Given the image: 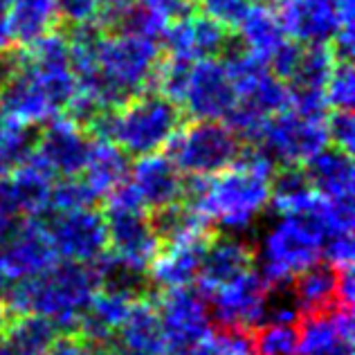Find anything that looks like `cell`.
I'll use <instances>...</instances> for the list:
<instances>
[{"label":"cell","instance_id":"20","mask_svg":"<svg viewBox=\"0 0 355 355\" xmlns=\"http://www.w3.org/2000/svg\"><path fill=\"white\" fill-rule=\"evenodd\" d=\"M209 239L187 241V243H171V245H160L157 254L146 268L148 284L157 286L160 291H171V288L191 286L198 277L202 252Z\"/></svg>","mask_w":355,"mask_h":355},{"label":"cell","instance_id":"48","mask_svg":"<svg viewBox=\"0 0 355 355\" xmlns=\"http://www.w3.org/2000/svg\"><path fill=\"white\" fill-rule=\"evenodd\" d=\"M101 355H110V351H108V347H104V353H101Z\"/></svg>","mask_w":355,"mask_h":355},{"label":"cell","instance_id":"28","mask_svg":"<svg viewBox=\"0 0 355 355\" xmlns=\"http://www.w3.org/2000/svg\"><path fill=\"white\" fill-rule=\"evenodd\" d=\"M7 23L14 43L30 48L34 41L52 32L59 23V0H12Z\"/></svg>","mask_w":355,"mask_h":355},{"label":"cell","instance_id":"44","mask_svg":"<svg viewBox=\"0 0 355 355\" xmlns=\"http://www.w3.org/2000/svg\"><path fill=\"white\" fill-rule=\"evenodd\" d=\"M9 322H12V317H9L7 308H5V304H3V299H0V338H3V333L7 331Z\"/></svg>","mask_w":355,"mask_h":355},{"label":"cell","instance_id":"27","mask_svg":"<svg viewBox=\"0 0 355 355\" xmlns=\"http://www.w3.org/2000/svg\"><path fill=\"white\" fill-rule=\"evenodd\" d=\"M130 173V155L124 153L115 142H106V139H97L90 146L86 166H83V182H86L97 198H104L119 184L128 180Z\"/></svg>","mask_w":355,"mask_h":355},{"label":"cell","instance_id":"29","mask_svg":"<svg viewBox=\"0 0 355 355\" xmlns=\"http://www.w3.org/2000/svg\"><path fill=\"white\" fill-rule=\"evenodd\" d=\"M90 266L95 270L99 288H104V291H113L119 295H126L130 299H139L151 288L146 268L130 263L128 259L115 254L113 250L104 252V254L97 261H92Z\"/></svg>","mask_w":355,"mask_h":355},{"label":"cell","instance_id":"2","mask_svg":"<svg viewBox=\"0 0 355 355\" xmlns=\"http://www.w3.org/2000/svg\"><path fill=\"white\" fill-rule=\"evenodd\" d=\"M97 288L99 284L90 263L54 261L45 272L7 286L3 304L12 320L41 315L57 326L59 333H77Z\"/></svg>","mask_w":355,"mask_h":355},{"label":"cell","instance_id":"30","mask_svg":"<svg viewBox=\"0 0 355 355\" xmlns=\"http://www.w3.org/2000/svg\"><path fill=\"white\" fill-rule=\"evenodd\" d=\"M36 128L30 124L9 119L5 130L0 133V178H5L16 166H21L36 148Z\"/></svg>","mask_w":355,"mask_h":355},{"label":"cell","instance_id":"46","mask_svg":"<svg viewBox=\"0 0 355 355\" xmlns=\"http://www.w3.org/2000/svg\"><path fill=\"white\" fill-rule=\"evenodd\" d=\"M7 286H9V279L5 277V272L0 270V299H3L5 291H7Z\"/></svg>","mask_w":355,"mask_h":355},{"label":"cell","instance_id":"35","mask_svg":"<svg viewBox=\"0 0 355 355\" xmlns=\"http://www.w3.org/2000/svg\"><path fill=\"white\" fill-rule=\"evenodd\" d=\"M326 135L333 146L351 153L355 146V119L353 110H335L331 117H326Z\"/></svg>","mask_w":355,"mask_h":355},{"label":"cell","instance_id":"23","mask_svg":"<svg viewBox=\"0 0 355 355\" xmlns=\"http://www.w3.org/2000/svg\"><path fill=\"white\" fill-rule=\"evenodd\" d=\"M338 279L340 268H335L329 261H315L302 272H297L291 288L302 315L329 313L338 308Z\"/></svg>","mask_w":355,"mask_h":355},{"label":"cell","instance_id":"18","mask_svg":"<svg viewBox=\"0 0 355 355\" xmlns=\"http://www.w3.org/2000/svg\"><path fill=\"white\" fill-rule=\"evenodd\" d=\"M130 184L135 187L146 209H157L175 200H182L184 178L175 169V164L164 153H148L137 157L130 166Z\"/></svg>","mask_w":355,"mask_h":355},{"label":"cell","instance_id":"42","mask_svg":"<svg viewBox=\"0 0 355 355\" xmlns=\"http://www.w3.org/2000/svg\"><path fill=\"white\" fill-rule=\"evenodd\" d=\"M184 355H227V353H225V347H223V342L218 338V333H209L207 338L200 340Z\"/></svg>","mask_w":355,"mask_h":355},{"label":"cell","instance_id":"49","mask_svg":"<svg viewBox=\"0 0 355 355\" xmlns=\"http://www.w3.org/2000/svg\"><path fill=\"white\" fill-rule=\"evenodd\" d=\"M189 3H196V0H189Z\"/></svg>","mask_w":355,"mask_h":355},{"label":"cell","instance_id":"34","mask_svg":"<svg viewBox=\"0 0 355 355\" xmlns=\"http://www.w3.org/2000/svg\"><path fill=\"white\" fill-rule=\"evenodd\" d=\"M326 99L335 110H353L355 104V72L351 61H335L326 81Z\"/></svg>","mask_w":355,"mask_h":355},{"label":"cell","instance_id":"33","mask_svg":"<svg viewBox=\"0 0 355 355\" xmlns=\"http://www.w3.org/2000/svg\"><path fill=\"white\" fill-rule=\"evenodd\" d=\"M97 193L83 182V178H63L59 184H52L48 209L52 214L86 209L97 205Z\"/></svg>","mask_w":355,"mask_h":355},{"label":"cell","instance_id":"25","mask_svg":"<svg viewBox=\"0 0 355 355\" xmlns=\"http://www.w3.org/2000/svg\"><path fill=\"white\" fill-rule=\"evenodd\" d=\"M236 27L241 32L243 48L266 63L279 50V45L288 39L282 21H279L277 9L266 3H259V0L250 5V9L243 14Z\"/></svg>","mask_w":355,"mask_h":355},{"label":"cell","instance_id":"6","mask_svg":"<svg viewBox=\"0 0 355 355\" xmlns=\"http://www.w3.org/2000/svg\"><path fill=\"white\" fill-rule=\"evenodd\" d=\"M104 220L108 232V245L115 254L128 259L130 263L148 268L160 250L146 205L139 198L135 187L128 180L104 196Z\"/></svg>","mask_w":355,"mask_h":355},{"label":"cell","instance_id":"36","mask_svg":"<svg viewBox=\"0 0 355 355\" xmlns=\"http://www.w3.org/2000/svg\"><path fill=\"white\" fill-rule=\"evenodd\" d=\"M202 3V14L218 21L220 25H225L227 30L230 27H236L239 21L243 18V14L248 12L252 3L257 0H200Z\"/></svg>","mask_w":355,"mask_h":355},{"label":"cell","instance_id":"8","mask_svg":"<svg viewBox=\"0 0 355 355\" xmlns=\"http://www.w3.org/2000/svg\"><path fill=\"white\" fill-rule=\"evenodd\" d=\"M254 146H259L275 164H302L329 146V135L324 121L306 119L286 108L266 121Z\"/></svg>","mask_w":355,"mask_h":355},{"label":"cell","instance_id":"5","mask_svg":"<svg viewBox=\"0 0 355 355\" xmlns=\"http://www.w3.org/2000/svg\"><path fill=\"white\" fill-rule=\"evenodd\" d=\"M241 139L223 121L182 124L166 144V155L175 169L187 175L209 178L236 162Z\"/></svg>","mask_w":355,"mask_h":355},{"label":"cell","instance_id":"40","mask_svg":"<svg viewBox=\"0 0 355 355\" xmlns=\"http://www.w3.org/2000/svg\"><path fill=\"white\" fill-rule=\"evenodd\" d=\"M139 3H142L146 9H151L157 18H162L166 25L187 16V14H191L189 0H139Z\"/></svg>","mask_w":355,"mask_h":355},{"label":"cell","instance_id":"22","mask_svg":"<svg viewBox=\"0 0 355 355\" xmlns=\"http://www.w3.org/2000/svg\"><path fill=\"white\" fill-rule=\"evenodd\" d=\"M306 178L329 200H353V157L338 146H324L306 160Z\"/></svg>","mask_w":355,"mask_h":355},{"label":"cell","instance_id":"14","mask_svg":"<svg viewBox=\"0 0 355 355\" xmlns=\"http://www.w3.org/2000/svg\"><path fill=\"white\" fill-rule=\"evenodd\" d=\"M166 57L196 63L202 59H216L230 43V30L205 14H187L166 25L162 34Z\"/></svg>","mask_w":355,"mask_h":355},{"label":"cell","instance_id":"19","mask_svg":"<svg viewBox=\"0 0 355 355\" xmlns=\"http://www.w3.org/2000/svg\"><path fill=\"white\" fill-rule=\"evenodd\" d=\"M254 263V252L248 248L236 236H218L209 239L202 252L200 270H198V284L200 293L207 297L216 288L234 282L236 277L248 272Z\"/></svg>","mask_w":355,"mask_h":355},{"label":"cell","instance_id":"47","mask_svg":"<svg viewBox=\"0 0 355 355\" xmlns=\"http://www.w3.org/2000/svg\"><path fill=\"white\" fill-rule=\"evenodd\" d=\"M9 5H12V0H0V16H3V14H7Z\"/></svg>","mask_w":355,"mask_h":355},{"label":"cell","instance_id":"41","mask_svg":"<svg viewBox=\"0 0 355 355\" xmlns=\"http://www.w3.org/2000/svg\"><path fill=\"white\" fill-rule=\"evenodd\" d=\"M338 299L340 306L351 308L355 299V279H353V268H340V279H338Z\"/></svg>","mask_w":355,"mask_h":355},{"label":"cell","instance_id":"45","mask_svg":"<svg viewBox=\"0 0 355 355\" xmlns=\"http://www.w3.org/2000/svg\"><path fill=\"white\" fill-rule=\"evenodd\" d=\"M97 3L104 9H117V7H124L128 3H133V0H97Z\"/></svg>","mask_w":355,"mask_h":355},{"label":"cell","instance_id":"7","mask_svg":"<svg viewBox=\"0 0 355 355\" xmlns=\"http://www.w3.org/2000/svg\"><path fill=\"white\" fill-rule=\"evenodd\" d=\"M160 317L166 355H184L211 333L207 297L189 286L162 291L153 299Z\"/></svg>","mask_w":355,"mask_h":355},{"label":"cell","instance_id":"12","mask_svg":"<svg viewBox=\"0 0 355 355\" xmlns=\"http://www.w3.org/2000/svg\"><path fill=\"white\" fill-rule=\"evenodd\" d=\"M270 284L254 270H248L234 282L216 288L207 295L211 320L223 331H245L250 333L261 324L263 302Z\"/></svg>","mask_w":355,"mask_h":355},{"label":"cell","instance_id":"31","mask_svg":"<svg viewBox=\"0 0 355 355\" xmlns=\"http://www.w3.org/2000/svg\"><path fill=\"white\" fill-rule=\"evenodd\" d=\"M335 54L331 50V45H311L304 48L302 59L297 63V70L293 72V77L288 79V88H326L329 74L335 65Z\"/></svg>","mask_w":355,"mask_h":355},{"label":"cell","instance_id":"16","mask_svg":"<svg viewBox=\"0 0 355 355\" xmlns=\"http://www.w3.org/2000/svg\"><path fill=\"white\" fill-rule=\"evenodd\" d=\"M353 329L351 308L344 306L329 313L304 315L297 355H353Z\"/></svg>","mask_w":355,"mask_h":355},{"label":"cell","instance_id":"15","mask_svg":"<svg viewBox=\"0 0 355 355\" xmlns=\"http://www.w3.org/2000/svg\"><path fill=\"white\" fill-rule=\"evenodd\" d=\"M90 135L68 117H52L39 137L34 155L54 175L77 178L86 166L90 153Z\"/></svg>","mask_w":355,"mask_h":355},{"label":"cell","instance_id":"11","mask_svg":"<svg viewBox=\"0 0 355 355\" xmlns=\"http://www.w3.org/2000/svg\"><path fill=\"white\" fill-rule=\"evenodd\" d=\"M355 0H279L277 14L288 36L299 43H329L344 23H353Z\"/></svg>","mask_w":355,"mask_h":355},{"label":"cell","instance_id":"39","mask_svg":"<svg viewBox=\"0 0 355 355\" xmlns=\"http://www.w3.org/2000/svg\"><path fill=\"white\" fill-rule=\"evenodd\" d=\"M101 353H104V347H97V344L88 342L79 333H61L48 351V355H101Z\"/></svg>","mask_w":355,"mask_h":355},{"label":"cell","instance_id":"43","mask_svg":"<svg viewBox=\"0 0 355 355\" xmlns=\"http://www.w3.org/2000/svg\"><path fill=\"white\" fill-rule=\"evenodd\" d=\"M12 43H14V36H12V30H9L7 18L0 16V54L12 50Z\"/></svg>","mask_w":355,"mask_h":355},{"label":"cell","instance_id":"3","mask_svg":"<svg viewBox=\"0 0 355 355\" xmlns=\"http://www.w3.org/2000/svg\"><path fill=\"white\" fill-rule=\"evenodd\" d=\"M97 79L77 88L101 108H119L142 92L155 90V74L162 61L160 43L133 34H101L95 50Z\"/></svg>","mask_w":355,"mask_h":355},{"label":"cell","instance_id":"26","mask_svg":"<svg viewBox=\"0 0 355 355\" xmlns=\"http://www.w3.org/2000/svg\"><path fill=\"white\" fill-rule=\"evenodd\" d=\"M148 218H151V225L160 245L209 239L211 220L200 209L191 207L184 200H175L171 205H164V207H157L148 214Z\"/></svg>","mask_w":355,"mask_h":355},{"label":"cell","instance_id":"24","mask_svg":"<svg viewBox=\"0 0 355 355\" xmlns=\"http://www.w3.org/2000/svg\"><path fill=\"white\" fill-rule=\"evenodd\" d=\"M135 299L119 295L113 291H104L92 295L90 304L83 313L77 333L97 347H108L115 340V333L128 315V308Z\"/></svg>","mask_w":355,"mask_h":355},{"label":"cell","instance_id":"4","mask_svg":"<svg viewBox=\"0 0 355 355\" xmlns=\"http://www.w3.org/2000/svg\"><path fill=\"white\" fill-rule=\"evenodd\" d=\"M182 108L160 92H142L113 110V133L121 151L135 157L157 153L182 126Z\"/></svg>","mask_w":355,"mask_h":355},{"label":"cell","instance_id":"21","mask_svg":"<svg viewBox=\"0 0 355 355\" xmlns=\"http://www.w3.org/2000/svg\"><path fill=\"white\" fill-rule=\"evenodd\" d=\"M108 347L144 355H166L160 317H157L153 299L139 297L130 304L128 315L124 317V322L115 333V340Z\"/></svg>","mask_w":355,"mask_h":355},{"label":"cell","instance_id":"1","mask_svg":"<svg viewBox=\"0 0 355 355\" xmlns=\"http://www.w3.org/2000/svg\"><path fill=\"white\" fill-rule=\"evenodd\" d=\"M277 164L259 146L241 148L236 162L216 175H189L182 184V200L200 209L211 223L243 232L270 202V178Z\"/></svg>","mask_w":355,"mask_h":355},{"label":"cell","instance_id":"9","mask_svg":"<svg viewBox=\"0 0 355 355\" xmlns=\"http://www.w3.org/2000/svg\"><path fill=\"white\" fill-rule=\"evenodd\" d=\"M54 254L74 263H92L108 248L104 214L95 207L54 214L45 225Z\"/></svg>","mask_w":355,"mask_h":355},{"label":"cell","instance_id":"38","mask_svg":"<svg viewBox=\"0 0 355 355\" xmlns=\"http://www.w3.org/2000/svg\"><path fill=\"white\" fill-rule=\"evenodd\" d=\"M101 7L97 0H59V18L65 23L81 25L97 21Z\"/></svg>","mask_w":355,"mask_h":355},{"label":"cell","instance_id":"13","mask_svg":"<svg viewBox=\"0 0 355 355\" xmlns=\"http://www.w3.org/2000/svg\"><path fill=\"white\" fill-rule=\"evenodd\" d=\"M52 182L54 173L32 153L21 166L0 178V214L36 218L48 211Z\"/></svg>","mask_w":355,"mask_h":355},{"label":"cell","instance_id":"17","mask_svg":"<svg viewBox=\"0 0 355 355\" xmlns=\"http://www.w3.org/2000/svg\"><path fill=\"white\" fill-rule=\"evenodd\" d=\"M0 110L7 119L21 121V124H41L57 117V106L52 104L48 92L43 90L41 81L36 79L30 65L21 61V68L0 88Z\"/></svg>","mask_w":355,"mask_h":355},{"label":"cell","instance_id":"37","mask_svg":"<svg viewBox=\"0 0 355 355\" xmlns=\"http://www.w3.org/2000/svg\"><path fill=\"white\" fill-rule=\"evenodd\" d=\"M304 54V45L299 41H284L279 45V50L268 59V68L272 70L282 81H288L297 70V63Z\"/></svg>","mask_w":355,"mask_h":355},{"label":"cell","instance_id":"32","mask_svg":"<svg viewBox=\"0 0 355 355\" xmlns=\"http://www.w3.org/2000/svg\"><path fill=\"white\" fill-rule=\"evenodd\" d=\"M254 355H297L299 329L295 324H259L250 333Z\"/></svg>","mask_w":355,"mask_h":355},{"label":"cell","instance_id":"10","mask_svg":"<svg viewBox=\"0 0 355 355\" xmlns=\"http://www.w3.org/2000/svg\"><path fill=\"white\" fill-rule=\"evenodd\" d=\"M236 104V88L225 65L216 59L191 63L178 106L193 121H223Z\"/></svg>","mask_w":355,"mask_h":355}]
</instances>
